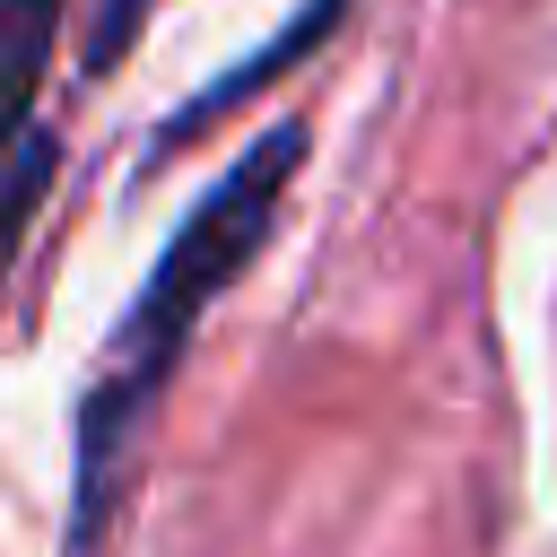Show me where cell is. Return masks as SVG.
Listing matches in <instances>:
<instances>
[{"instance_id":"3957f363","label":"cell","mask_w":557,"mask_h":557,"mask_svg":"<svg viewBox=\"0 0 557 557\" xmlns=\"http://www.w3.org/2000/svg\"><path fill=\"white\" fill-rule=\"evenodd\" d=\"M52 26H61V0H9V70H17V122L35 113V87L52 70Z\"/></svg>"},{"instance_id":"7a4b0ae2","label":"cell","mask_w":557,"mask_h":557,"mask_svg":"<svg viewBox=\"0 0 557 557\" xmlns=\"http://www.w3.org/2000/svg\"><path fill=\"white\" fill-rule=\"evenodd\" d=\"M339 9H348V0H305V9H296V17H287V26L270 35V44H252V52H244V61L226 70V78H209L200 96H183V104H174V113L157 122V157L191 148V131H209V122H218V113H235V104H244L252 87H270V78H278L287 61H305V52H313V44H322V35L339 26Z\"/></svg>"},{"instance_id":"277c9868","label":"cell","mask_w":557,"mask_h":557,"mask_svg":"<svg viewBox=\"0 0 557 557\" xmlns=\"http://www.w3.org/2000/svg\"><path fill=\"white\" fill-rule=\"evenodd\" d=\"M44 183H52V131L26 113V122H17V183H9V244L35 235V218H44Z\"/></svg>"},{"instance_id":"6da1fadb","label":"cell","mask_w":557,"mask_h":557,"mask_svg":"<svg viewBox=\"0 0 557 557\" xmlns=\"http://www.w3.org/2000/svg\"><path fill=\"white\" fill-rule=\"evenodd\" d=\"M305 148L313 131L287 113L270 131L244 139V157L183 209V226L165 235L157 270L139 278V296L122 305V322L104 331L96 366H87V392L70 409V531H61V557H96L104 548V522L122 505V479L139 461V435L200 331V313L252 270V252L278 235L287 218V183L305 174Z\"/></svg>"}]
</instances>
